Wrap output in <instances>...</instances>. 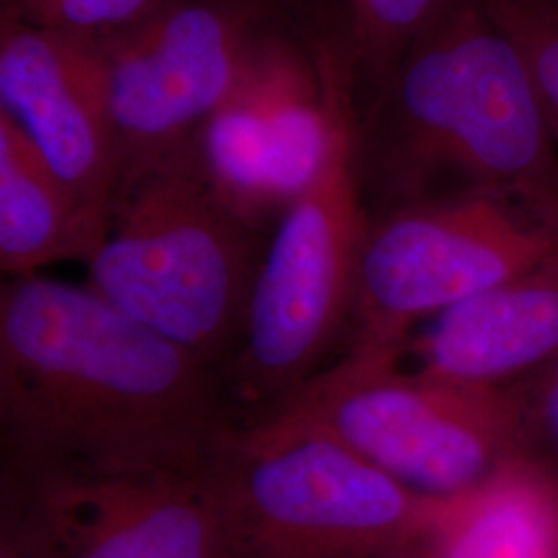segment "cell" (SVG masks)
Returning a JSON list of instances; mask_svg holds the SVG:
<instances>
[{
	"label": "cell",
	"instance_id": "6da1fadb",
	"mask_svg": "<svg viewBox=\"0 0 558 558\" xmlns=\"http://www.w3.org/2000/svg\"><path fill=\"white\" fill-rule=\"evenodd\" d=\"M240 428L218 366L89 286L0 278V461L203 476Z\"/></svg>",
	"mask_w": 558,
	"mask_h": 558
},
{
	"label": "cell",
	"instance_id": "7a4b0ae2",
	"mask_svg": "<svg viewBox=\"0 0 558 558\" xmlns=\"http://www.w3.org/2000/svg\"><path fill=\"white\" fill-rule=\"evenodd\" d=\"M360 182L389 207L495 191L558 226V147L518 44L482 0H451L359 110Z\"/></svg>",
	"mask_w": 558,
	"mask_h": 558
},
{
	"label": "cell",
	"instance_id": "3957f363",
	"mask_svg": "<svg viewBox=\"0 0 558 558\" xmlns=\"http://www.w3.org/2000/svg\"><path fill=\"white\" fill-rule=\"evenodd\" d=\"M329 137L317 174L279 216L251 286L239 341L221 366L246 426L317 375L354 313L368 223L356 154V92L341 25H317Z\"/></svg>",
	"mask_w": 558,
	"mask_h": 558
},
{
	"label": "cell",
	"instance_id": "277c9868",
	"mask_svg": "<svg viewBox=\"0 0 558 558\" xmlns=\"http://www.w3.org/2000/svg\"><path fill=\"white\" fill-rule=\"evenodd\" d=\"M265 242L223 201L193 143L119 172L87 286L221 373Z\"/></svg>",
	"mask_w": 558,
	"mask_h": 558
},
{
	"label": "cell",
	"instance_id": "5b68a950",
	"mask_svg": "<svg viewBox=\"0 0 558 558\" xmlns=\"http://www.w3.org/2000/svg\"><path fill=\"white\" fill-rule=\"evenodd\" d=\"M211 484L234 558H420L449 507L276 420L242 426Z\"/></svg>",
	"mask_w": 558,
	"mask_h": 558
},
{
	"label": "cell",
	"instance_id": "8992f818",
	"mask_svg": "<svg viewBox=\"0 0 558 558\" xmlns=\"http://www.w3.org/2000/svg\"><path fill=\"white\" fill-rule=\"evenodd\" d=\"M398 362L350 350L253 422L320 433L428 497L468 493L527 453L513 383L470 385L426 371L401 373Z\"/></svg>",
	"mask_w": 558,
	"mask_h": 558
},
{
	"label": "cell",
	"instance_id": "52a82bcc",
	"mask_svg": "<svg viewBox=\"0 0 558 558\" xmlns=\"http://www.w3.org/2000/svg\"><path fill=\"white\" fill-rule=\"evenodd\" d=\"M558 255V226L495 191L389 207L366 223L350 350L399 359L412 327Z\"/></svg>",
	"mask_w": 558,
	"mask_h": 558
},
{
	"label": "cell",
	"instance_id": "ba28073f",
	"mask_svg": "<svg viewBox=\"0 0 558 558\" xmlns=\"http://www.w3.org/2000/svg\"><path fill=\"white\" fill-rule=\"evenodd\" d=\"M290 4L161 0L147 17L100 36L119 172L197 143L257 38Z\"/></svg>",
	"mask_w": 558,
	"mask_h": 558
},
{
	"label": "cell",
	"instance_id": "9c48e42d",
	"mask_svg": "<svg viewBox=\"0 0 558 558\" xmlns=\"http://www.w3.org/2000/svg\"><path fill=\"white\" fill-rule=\"evenodd\" d=\"M292 2L263 34L201 129V160L223 201L263 234L313 180L329 137L317 17Z\"/></svg>",
	"mask_w": 558,
	"mask_h": 558
},
{
	"label": "cell",
	"instance_id": "30bf717a",
	"mask_svg": "<svg viewBox=\"0 0 558 558\" xmlns=\"http://www.w3.org/2000/svg\"><path fill=\"white\" fill-rule=\"evenodd\" d=\"M29 558H234L211 472L108 474L0 461Z\"/></svg>",
	"mask_w": 558,
	"mask_h": 558
},
{
	"label": "cell",
	"instance_id": "8fae6325",
	"mask_svg": "<svg viewBox=\"0 0 558 558\" xmlns=\"http://www.w3.org/2000/svg\"><path fill=\"white\" fill-rule=\"evenodd\" d=\"M0 110L38 151L98 248L119 172L100 36L46 29L0 9Z\"/></svg>",
	"mask_w": 558,
	"mask_h": 558
},
{
	"label": "cell",
	"instance_id": "7c38bea8",
	"mask_svg": "<svg viewBox=\"0 0 558 558\" xmlns=\"http://www.w3.org/2000/svg\"><path fill=\"white\" fill-rule=\"evenodd\" d=\"M558 354V255L442 311L420 339L430 375L509 385Z\"/></svg>",
	"mask_w": 558,
	"mask_h": 558
},
{
	"label": "cell",
	"instance_id": "4fadbf2b",
	"mask_svg": "<svg viewBox=\"0 0 558 558\" xmlns=\"http://www.w3.org/2000/svg\"><path fill=\"white\" fill-rule=\"evenodd\" d=\"M420 558H558V470L523 453L449 497Z\"/></svg>",
	"mask_w": 558,
	"mask_h": 558
},
{
	"label": "cell",
	"instance_id": "5bb4252c",
	"mask_svg": "<svg viewBox=\"0 0 558 558\" xmlns=\"http://www.w3.org/2000/svg\"><path fill=\"white\" fill-rule=\"evenodd\" d=\"M96 242L32 143L0 110V278L92 259Z\"/></svg>",
	"mask_w": 558,
	"mask_h": 558
},
{
	"label": "cell",
	"instance_id": "9a60e30c",
	"mask_svg": "<svg viewBox=\"0 0 558 558\" xmlns=\"http://www.w3.org/2000/svg\"><path fill=\"white\" fill-rule=\"evenodd\" d=\"M449 4L451 0H343L359 110L379 94L408 48Z\"/></svg>",
	"mask_w": 558,
	"mask_h": 558
},
{
	"label": "cell",
	"instance_id": "2e32d148",
	"mask_svg": "<svg viewBox=\"0 0 558 558\" xmlns=\"http://www.w3.org/2000/svg\"><path fill=\"white\" fill-rule=\"evenodd\" d=\"M518 44L558 147V11L542 0H482Z\"/></svg>",
	"mask_w": 558,
	"mask_h": 558
},
{
	"label": "cell",
	"instance_id": "e0dca14e",
	"mask_svg": "<svg viewBox=\"0 0 558 558\" xmlns=\"http://www.w3.org/2000/svg\"><path fill=\"white\" fill-rule=\"evenodd\" d=\"M161 0H0V9L32 25L104 36L147 17Z\"/></svg>",
	"mask_w": 558,
	"mask_h": 558
},
{
	"label": "cell",
	"instance_id": "ac0fdd59",
	"mask_svg": "<svg viewBox=\"0 0 558 558\" xmlns=\"http://www.w3.org/2000/svg\"><path fill=\"white\" fill-rule=\"evenodd\" d=\"M513 385L521 401L527 453L558 470V354Z\"/></svg>",
	"mask_w": 558,
	"mask_h": 558
},
{
	"label": "cell",
	"instance_id": "d6986e66",
	"mask_svg": "<svg viewBox=\"0 0 558 558\" xmlns=\"http://www.w3.org/2000/svg\"><path fill=\"white\" fill-rule=\"evenodd\" d=\"M0 558H29L4 500L0 497Z\"/></svg>",
	"mask_w": 558,
	"mask_h": 558
},
{
	"label": "cell",
	"instance_id": "ffe728a7",
	"mask_svg": "<svg viewBox=\"0 0 558 558\" xmlns=\"http://www.w3.org/2000/svg\"><path fill=\"white\" fill-rule=\"evenodd\" d=\"M542 2H546L548 7H553V9H557L558 11V0H542Z\"/></svg>",
	"mask_w": 558,
	"mask_h": 558
}]
</instances>
